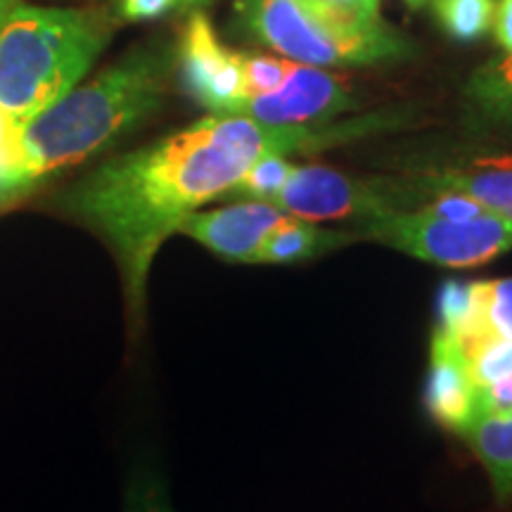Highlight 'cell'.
<instances>
[{
    "label": "cell",
    "mask_w": 512,
    "mask_h": 512,
    "mask_svg": "<svg viewBox=\"0 0 512 512\" xmlns=\"http://www.w3.org/2000/svg\"><path fill=\"white\" fill-rule=\"evenodd\" d=\"M394 121V114L382 112L347 121L273 126L238 114H211L98 166L62 197V207L110 245L124 283L128 318L133 328H140L147 278L159 249L190 214L226 197L256 159L311 155L380 133Z\"/></svg>",
    "instance_id": "1"
},
{
    "label": "cell",
    "mask_w": 512,
    "mask_h": 512,
    "mask_svg": "<svg viewBox=\"0 0 512 512\" xmlns=\"http://www.w3.org/2000/svg\"><path fill=\"white\" fill-rule=\"evenodd\" d=\"M166 81V55L138 50L31 119L0 164V204L86 162L138 126L162 105Z\"/></svg>",
    "instance_id": "2"
},
{
    "label": "cell",
    "mask_w": 512,
    "mask_h": 512,
    "mask_svg": "<svg viewBox=\"0 0 512 512\" xmlns=\"http://www.w3.org/2000/svg\"><path fill=\"white\" fill-rule=\"evenodd\" d=\"M112 34L100 10L17 5L0 27V119L24 126L79 86Z\"/></svg>",
    "instance_id": "3"
},
{
    "label": "cell",
    "mask_w": 512,
    "mask_h": 512,
    "mask_svg": "<svg viewBox=\"0 0 512 512\" xmlns=\"http://www.w3.org/2000/svg\"><path fill=\"white\" fill-rule=\"evenodd\" d=\"M240 27L261 46L311 67H368L408 57L411 43L389 27L349 31L328 22L306 0H238Z\"/></svg>",
    "instance_id": "4"
},
{
    "label": "cell",
    "mask_w": 512,
    "mask_h": 512,
    "mask_svg": "<svg viewBox=\"0 0 512 512\" xmlns=\"http://www.w3.org/2000/svg\"><path fill=\"white\" fill-rule=\"evenodd\" d=\"M358 240H375L413 259L444 268H475L512 249V219L486 214L467 221L439 219L422 209L361 221Z\"/></svg>",
    "instance_id": "5"
},
{
    "label": "cell",
    "mask_w": 512,
    "mask_h": 512,
    "mask_svg": "<svg viewBox=\"0 0 512 512\" xmlns=\"http://www.w3.org/2000/svg\"><path fill=\"white\" fill-rule=\"evenodd\" d=\"M430 197L418 181L356 178L330 166H294L273 207L304 221L356 219L373 221L401 211L420 209Z\"/></svg>",
    "instance_id": "6"
},
{
    "label": "cell",
    "mask_w": 512,
    "mask_h": 512,
    "mask_svg": "<svg viewBox=\"0 0 512 512\" xmlns=\"http://www.w3.org/2000/svg\"><path fill=\"white\" fill-rule=\"evenodd\" d=\"M185 91L211 114H233L242 98V53L223 46L202 12L190 15L178 48Z\"/></svg>",
    "instance_id": "7"
},
{
    "label": "cell",
    "mask_w": 512,
    "mask_h": 512,
    "mask_svg": "<svg viewBox=\"0 0 512 512\" xmlns=\"http://www.w3.org/2000/svg\"><path fill=\"white\" fill-rule=\"evenodd\" d=\"M356 105L354 91L342 76L330 74L323 67L297 62L290 79L278 93L245 102L238 117L273 126L323 124V121H335V117L354 110Z\"/></svg>",
    "instance_id": "8"
},
{
    "label": "cell",
    "mask_w": 512,
    "mask_h": 512,
    "mask_svg": "<svg viewBox=\"0 0 512 512\" xmlns=\"http://www.w3.org/2000/svg\"><path fill=\"white\" fill-rule=\"evenodd\" d=\"M437 328L456 342L512 339V278L448 280L439 294Z\"/></svg>",
    "instance_id": "9"
},
{
    "label": "cell",
    "mask_w": 512,
    "mask_h": 512,
    "mask_svg": "<svg viewBox=\"0 0 512 512\" xmlns=\"http://www.w3.org/2000/svg\"><path fill=\"white\" fill-rule=\"evenodd\" d=\"M285 216V211L268 202L238 200L223 209L195 211L181 223L178 233L197 240L221 259L235 261V264H252L261 240Z\"/></svg>",
    "instance_id": "10"
},
{
    "label": "cell",
    "mask_w": 512,
    "mask_h": 512,
    "mask_svg": "<svg viewBox=\"0 0 512 512\" xmlns=\"http://www.w3.org/2000/svg\"><path fill=\"white\" fill-rule=\"evenodd\" d=\"M477 387L463 354L444 330L432 335V366L427 377L425 403L432 418L446 430L458 432L472 420Z\"/></svg>",
    "instance_id": "11"
},
{
    "label": "cell",
    "mask_w": 512,
    "mask_h": 512,
    "mask_svg": "<svg viewBox=\"0 0 512 512\" xmlns=\"http://www.w3.org/2000/svg\"><path fill=\"white\" fill-rule=\"evenodd\" d=\"M427 197L434 192H460L491 214L512 219V155H484L451 169L415 178Z\"/></svg>",
    "instance_id": "12"
},
{
    "label": "cell",
    "mask_w": 512,
    "mask_h": 512,
    "mask_svg": "<svg viewBox=\"0 0 512 512\" xmlns=\"http://www.w3.org/2000/svg\"><path fill=\"white\" fill-rule=\"evenodd\" d=\"M467 124L482 133H512V53L491 57L463 91Z\"/></svg>",
    "instance_id": "13"
},
{
    "label": "cell",
    "mask_w": 512,
    "mask_h": 512,
    "mask_svg": "<svg viewBox=\"0 0 512 512\" xmlns=\"http://www.w3.org/2000/svg\"><path fill=\"white\" fill-rule=\"evenodd\" d=\"M358 242L354 230L320 228L316 221H304L287 214L271 233L261 240L252 264H299L313 256L335 252Z\"/></svg>",
    "instance_id": "14"
},
{
    "label": "cell",
    "mask_w": 512,
    "mask_h": 512,
    "mask_svg": "<svg viewBox=\"0 0 512 512\" xmlns=\"http://www.w3.org/2000/svg\"><path fill=\"white\" fill-rule=\"evenodd\" d=\"M456 434L482 463L498 508H508L512 503V415L472 420Z\"/></svg>",
    "instance_id": "15"
},
{
    "label": "cell",
    "mask_w": 512,
    "mask_h": 512,
    "mask_svg": "<svg viewBox=\"0 0 512 512\" xmlns=\"http://www.w3.org/2000/svg\"><path fill=\"white\" fill-rule=\"evenodd\" d=\"M496 0H434V15L453 41L472 43L494 24Z\"/></svg>",
    "instance_id": "16"
},
{
    "label": "cell",
    "mask_w": 512,
    "mask_h": 512,
    "mask_svg": "<svg viewBox=\"0 0 512 512\" xmlns=\"http://www.w3.org/2000/svg\"><path fill=\"white\" fill-rule=\"evenodd\" d=\"M294 166L285 155H266L249 166L247 174L235 183V188L226 197L233 200H254V202H273V197L283 190L287 178L292 176Z\"/></svg>",
    "instance_id": "17"
},
{
    "label": "cell",
    "mask_w": 512,
    "mask_h": 512,
    "mask_svg": "<svg viewBox=\"0 0 512 512\" xmlns=\"http://www.w3.org/2000/svg\"><path fill=\"white\" fill-rule=\"evenodd\" d=\"M294 67H297V62L287 60V57L242 53V98L238 110L233 114H238L240 107L249 100L278 93L285 86V81L290 79Z\"/></svg>",
    "instance_id": "18"
},
{
    "label": "cell",
    "mask_w": 512,
    "mask_h": 512,
    "mask_svg": "<svg viewBox=\"0 0 512 512\" xmlns=\"http://www.w3.org/2000/svg\"><path fill=\"white\" fill-rule=\"evenodd\" d=\"M320 17L349 31H375L380 22V0H306Z\"/></svg>",
    "instance_id": "19"
},
{
    "label": "cell",
    "mask_w": 512,
    "mask_h": 512,
    "mask_svg": "<svg viewBox=\"0 0 512 512\" xmlns=\"http://www.w3.org/2000/svg\"><path fill=\"white\" fill-rule=\"evenodd\" d=\"M425 214L439 216V219H451V221H467L477 219V216L486 214L482 204L470 200L467 195H460V192H434V195L420 207Z\"/></svg>",
    "instance_id": "20"
},
{
    "label": "cell",
    "mask_w": 512,
    "mask_h": 512,
    "mask_svg": "<svg viewBox=\"0 0 512 512\" xmlns=\"http://www.w3.org/2000/svg\"><path fill=\"white\" fill-rule=\"evenodd\" d=\"M508 415H512V373L508 377H503L501 382L477 389L472 420L508 418Z\"/></svg>",
    "instance_id": "21"
},
{
    "label": "cell",
    "mask_w": 512,
    "mask_h": 512,
    "mask_svg": "<svg viewBox=\"0 0 512 512\" xmlns=\"http://www.w3.org/2000/svg\"><path fill=\"white\" fill-rule=\"evenodd\" d=\"M126 512H174L162 486L155 482H138L128 496Z\"/></svg>",
    "instance_id": "22"
},
{
    "label": "cell",
    "mask_w": 512,
    "mask_h": 512,
    "mask_svg": "<svg viewBox=\"0 0 512 512\" xmlns=\"http://www.w3.org/2000/svg\"><path fill=\"white\" fill-rule=\"evenodd\" d=\"M178 8V0H121V17L128 22L157 19Z\"/></svg>",
    "instance_id": "23"
},
{
    "label": "cell",
    "mask_w": 512,
    "mask_h": 512,
    "mask_svg": "<svg viewBox=\"0 0 512 512\" xmlns=\"http://www.w3.org/2000/svg\"><path fill=\"white\" fill-rule=\"evenodd\" d=\"M494 38L498 48L512 53V0H498L494 12Z\"/></svg>",
    "instance_id": "24"
},
{
    "label": "cell",
    "mask_w": 512,
    "mask_h": 512,
    "mask_svg": "<svg viewBox=\"0 0 512 512\" xmlns=\"http://www.w3.org/2000/svg\"><path fill=\"white\" fill-rule=\"evenodd\" d=\"M19 5V0H0V27H3L5 19L10 17V12Z\"/></svg>",
    "instance_id": "25"
},
{
    "label": "cell",
    "mask_w": 512,
    "mask_h": 512,
    "mask_svg": "<svg viewBox=\"0 0 512 512\" xmlns=\"http://www.w3.org/2000/svg\"><path fill=\"white\" fill-rule=\"evenodd\" d=\"M15 143V138L10 136L8 131H5V126H3V119H0V145H12Z\"/></svg>",
    "instance_id": "26"
},
{
    "label": "cell",
    "mask_w": 512,
    "mask_h": 512,
    "mask_svg": "<svg viewBox=\"0 0 512 512\" xmlns=\"http://www.w3.org/2000/svg\"><path fill=\"white\" fill-rule=\"evenodd\" d=\"M211 0H178V8H197V5H207Z\"/></svg>",
    "instance_id": "27"
},
{
    "label": "cell",
    "mask_w": 512,
    "mask_h": 512,
    "mask_svg": "<svg viewBox=\"0 0 512 512\" xmlns=\"http://www.w3.org/2000/svg\"><path fill=\"white\" fill-rule=\"evenodd\" d=\"M406 3L411 5V8H422V5H427L430 0H406Z\"/></svg>",
    "instance_id": "28"
}]
</instances>
